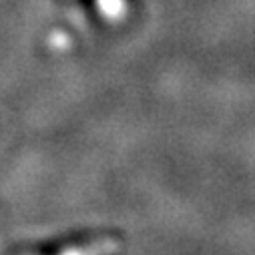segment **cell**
Listing matches in <instances>:
<instances>
[{
  "label": "cell",
  "instance_id": "1",
  "mask_svg": "<svg viewBox=\"0 0 255 255\" xmlns=\"http://www.w3.org/2000/svg\"><path fill=\"white\" fill-rule=\"evenodd\" d=\"M97 6L103 12V16H107L111 20H119L127 10L125 0H97Z\"/></svg>",
  "mask_w": 255,
  "mask_h": 255
}]
</instances>
